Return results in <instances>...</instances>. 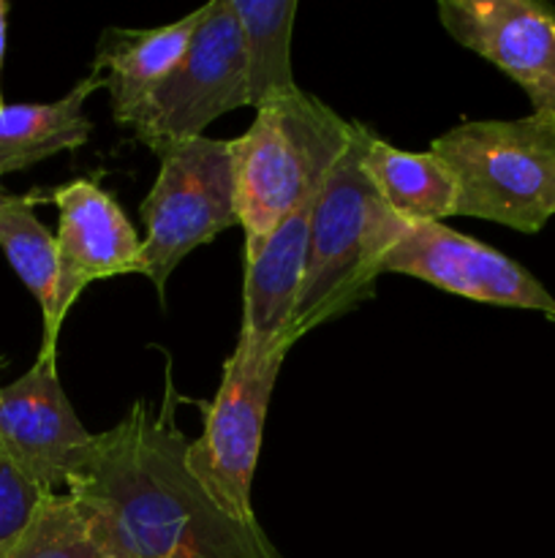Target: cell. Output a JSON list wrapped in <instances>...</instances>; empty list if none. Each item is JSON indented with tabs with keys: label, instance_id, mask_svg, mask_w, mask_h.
<instances>
[{
	"label": "cell",
	"instance_id": "obj_1",
	"mask_svg": "<svg viewBox=\"0 0 555 558\" xmlns=\"http://www.w3.org/2000/svg\"><path fill=\"white\" fill-rule=\"evenodd\" d=\"M172 376L161 409L136 401L107 434L65 494L107 558H286L261 523L234 521L185 466L188 436L174 420Z\"/></svg>",
	"mask_w": 555,
	"mask_h": 558
},
{
	"label": "cell",
	"instance_id": "obj_2",
	"mask_svg": "<svg viewBox=\"0 0 555 558\" xmlns=\"http://www.w3.org/2000/svg\"><path fill=\"white\" fill-rule=\"evenodd\" d=\"M370 136L368 125L354 123L346 153L316 196L305 281L288 327V347L373 298L381 259L406 227L381 202L362 167Z\"/></svg>",
	"mask_w": 555,
	"mask_h": 558
},
{
	"label": "cell",
	"instance_id": "obj_3",
	"mask_svg": "<svg viewBox=\"0 0 555 558\" xmlns=\"http://www.w3.org/2000/svg\"><path fill=\"white\" fill-rule=\"evenodd\" d=\"M351 131L354 120H343L305 90L256 109L250 129L234 140L245 254L259 248L294 207L324 185Z\"/></svg>",
	"mask_w": 555,
	"mask_h": 558
},
{
	"label": "cell",
	"instance_id": "obj_4",
	"mask_svg": "<svg viewBox=\"0 0 555 558\" xmlns=\"http://www.w3.org/2000/svg\"><path fill=\"white\" fill-rule=\"evenodd\" d=\"M430 153L455 174V216L536 234L555 216V120H468L435 136Z\"/></svg>",
	"mask_w": 555,
	"mask_h": 558
},
{
	"label": "cell",
	"instance_id": "obj_5",
	"mask_svg": "<svg viewBox=\"0 0 555 558\" xmlns=\"http://www.w3.org/2000/svg\"><path fill=\"white\" fill-rule=\"evenodd\" d=\"M156 185L139 213L147 234L141 238L139 272L150 278L163 300L169 276L199 245L239 223L234 140L180 142L161 153Z\"/></svg>",
	"mask_w": 555,
	"mask_h": 558
},
{
	"label": "cell",
	"instance_id": "obj_6",
	"mask_svg": "<svg viewBox=\"0 0 555 558\" xmlns=\"http://www.w3.org/2000/svg\"><path fill=\"white\" fill-rule=\"evenodd\" d=\"M248 107L243 33L229 0L201 5V22L177 69L150 93L131 120L136 142L166 153L180 142L205 136L221 114Z\"/></svg>",
	"mask_w": 555,
	"mask_h": 558
},
{
	"label": "cell",
	"instance_id": "obj_7",
	"mask_svg": "<svg viewBox=\"0 0 555 558\" xmlns=\"http://www.w3.org/2000/svg\"><path fill=\"white\" fill-rule=\"evenodd\" d=\"M288 352L234 354L223 365V381L205 417V430L188 441L185 466L212 501L234 521L256 523L250 488L264 436L267 409Z\"/></svg>",
	"mask_w": 555,
	"mask_h": 558
},
{
	"label": "cell",
	"instance_id": "obj_8",
	"mask_svg": "<svg viewBox=\"0 0 555 558\" xmlns=\"http://www.w3.org/2000/svg\"><path fill=\"white\" fill-rule=\"evenodd\" d=\"M384 272L419 278L473 303L539 311L547 319L555 314V294L520 262L446 223H406L381 259Z\"/></svg>",
	"mask_w": 555,
	"mask_h": 558
},
{
	"label": "cell",
	"instance_id": "obj_9",
	"mask_svg": "<svg viewBox=\"0 0 555 558\" xmlns=\"http://www.w3.org/2000/svg\"><path fill=\"white\" fill-rule=\"evenodd\" d=\"M96 434L82 425L58 376V360L36 357L30 371L0 387V452L41 494H65L87 461Z\"/></svg>",
	"mask_w": 555,
	"mask_h": 558
},
{
	"label": "cell",
	"instance_id": "obj_10",
	"mask_svg": "<svg viewBox=\"0 0 555 558\" xmlns=\"http://www.w3.org/2000/svg\"><path fill=\"white\" fill-rule=\"evenodd\" d=\"M439 20L460 47L522 87L555 120V5L544 0H441Z\"/></svg>",
	"mask_w": 555,
	"mask_h": 558
},
{
	"label": "cell",
	"instance_id": "obj_11",
	"mask_svg": "<svg viewBox=\"0 0 555 558\" xmlns=\"http://www.w3.org/2000/svg\"><path fill=\"white\" fill-rule=\"evenodd\" d=\"M58 207V308L60 336L71 305L90 283L139 272L141 238L98 178H79L49 194Z\"/></svg>",
	"mask_w": 555,
	"mask_h": 558
},
{
	"label": "cell",
	"instance_id": "obj_12",
	"mask_svg": "<svg viewBox=\"0 0 555 558\" xmlns=\"http://www.w3.org/2000/svg\"><path fill=\"white\" fill-rule=\"evenodd\" d=\"M319 191L294 207L259 248L245 254L243 327L234 354L254 357L275 349H292L286 336L305 281L310 216Z\"/></svg>",
	"mask_w": 555,
	"mask_h": 558
},
{
	"label": "cell",
	"instance_id": "obj_13",
	"mask_svg": "<svg viewBox=\"0 0 555 558\" xmlns=\"http://www.w3.org/2000/svg\"><path fill=\"white\" fill-rule=\"evenodd\" d=\"M201 22V9L161 27L125 31L107 27L98 38L92 71L103 76L112 114L120 125H131L150 93L177 69Z\"/></svg>",
	"mask_w": 555,
	"mask_h": 558
},
{
	"label": "cell",
	"instance_id": "obj_14",
	"mask_svg": "<svg viewBox=\"0 0 555 558\" xmlns=\"http://www.w3.org/2000/svg\"><path fill=\"white\" fill-rule=\"evenodd\" d=\"M101 87L103 76L90 71L58 101L3 104L0 107V178L85 145L92 134L85 104Z\"/></svg>",
	"mask_w": 555,
	"mask_h": 558
},
{
	"label": "cell",
	"instance_id": "obj_15",
	"mask_svg": "<svg viewBox=\"0 0 555 558\" xmlns=\"http://www.w3.org/2000/svg\"><path fill=\"white\" fill-rule=\"evenodd\" d=\"M362 167L375 194L406 223H444L455 216L457 183L435 153H411L370 136Z\"/></svg>",
	"mask_w": 555,
	"mask_h": 558
},
{
	"label": "cell",
	"instance_id": "obj_16",
	"mask_svg": "<svg viewBox=\"0 0 555 558\" xmlns=\"http://www.w3.org/2000/svg\"><path fill=\"white\" fill-rule=\"evenodd\" d=\"M41 199L38 194H5L0 199V251L41 308L44 338L38 357L58 360V243L33 213V205Z\"/></svg>",
	"mask_w": 555,
	"mask_h": 558
},
{
	"label": "cell",
	"instance_id": "obj_17",
	"mask_svg": "<svg viewBox=\"0 0 555 558\" xmlns=\"http://www.w3.org/2000/svg\"><path fill=\"white\" fill-rule=\"evenodd\" d=\"M243 33L248 107L261 109L299 90L292 74L297 0H229Z\"/></svg>",
	"mask_w": 555,
	"mask_h": 558
},
{
	"label": "cell",
	"instance_id": "obj_18",
	"mask_svg": "<svg viewBox=\"0 0 555 558\" xmlns=\"http://www.w3.org/2000/svg\"><path fill=\"white\" fill-rule=\"evenodd\" d=\"M0 558H107L69 494H44L27 526L0 548Z\"/></svg>",
	"mask_w": 555,
	"mask_h": 558
},
{
	"label": "cell",
	"instance_id": "obj_19",
	"mask_svg": "<svg viewBox=\"0 0 555 558\" xmlns=\"http://www.w3.org/2000/svg\"><path fill=\"white\" fill-rule=\"evenodd\" d=\"M41 496V490L0 452V548L27 526Z\"/></svg>",
	"mask_w": 555,
	"mask_h": 558
},
{
	"label": "cell",
	"instance_id": "obj_20",
	"mask_svg": "<svg viewBox=\"0 0 555 558\" xmlns=\"http://www.w3.org/2000/svg\"><path fill=\"white\" fill-rule=\"evenodd\" d=\"M9 11L11 5L0 0V96H3V63H5V38H9Z\"/></svg>",
	"mask_w": 555,
	"mask_h": 558
},
{
	"label": "cell",
	"instance_id": "obj_21",
	"mask_svg": "<svg viewBox=\"0 0 555 558\" xmlns=\"http://www.w3.org/2000/svg\"><path fill=\"white\" fill-rule=\"evenodd\" d=\"M5 365H9V360H5V357H0V371H3Z\"/></svg>",
	"mask_w": 555,
	"mask_h": 558
},
{
	"label": "cell",
	"instance_id": "obj_22",
	"mask_svg": "<svg viewBox=\"0 0 555 558\" xmlns=\"http://www.w3.org/2000/svg\"><path fill=\"white\" fill-rule=\"evenodd\" d=\"M3 104H5V101H3V96H0V107H3Z\"/></svg>",
	"mask_w": 555,
	"mask_h": 558
},
{
	"label": "cell",
	"instance_id": "obj_23",
	"mask_svg": "<svg viewBox=\"0 0 555 558\" xmlns=\"http://www.w3.org/2000/svg\"><path fill=\"white\" fill-rule=\"evenodd\" d=\"M3 196H5V191H0V199H3Z\"/></svg>",
	"mask_w": 555,
	"mask_h": 558
},
{
	"label": "cell",
	"instance_id": "obj_24",
	"mask_svg": "<svg viewBox=\"0 0 555 558\" xmlns=\"http://www.w3.org/2000/svg\"><path fill=\"white\" fill-rule=\"evenodd\" d=\"M550 322H555V314H553V316H550Z\"/></svg>",
	"mask_w": 555,
	"mask_h": 558
}]
</instances>
